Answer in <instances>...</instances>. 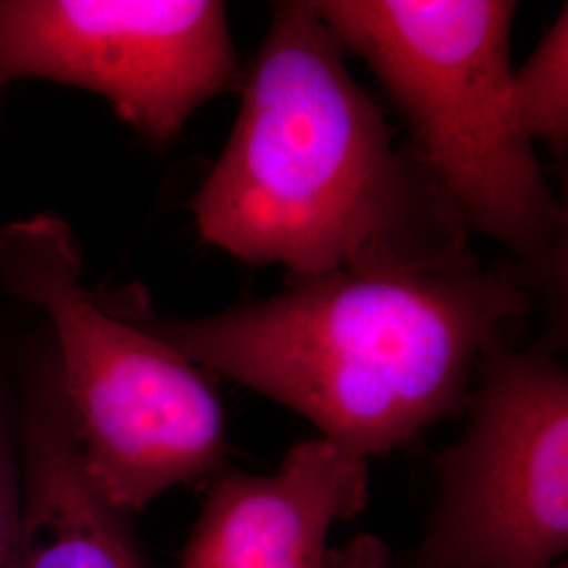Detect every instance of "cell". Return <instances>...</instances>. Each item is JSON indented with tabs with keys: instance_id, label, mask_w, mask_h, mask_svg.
I'll list each match as a JSON object with an SVG mask.
<instances>
[{
	"instance_id": "obj_1",
	"label": "cell",
	"mask_w": 568,
	"mask_h": 568,
	"mask_svg": "<svg viewBox=\"0 0 568 568\" xmlns=\"http://www.w3.org/2000/svg\"><path fill=\"white\" fill-rule=\"evenodd\" d=\"M204 241L295 278L469 255V232L312 0L276 2L234 129L192 201Z\"/></svg>"
},
{
	"instance_id": "obj_2",
	"label": "cell",
	"mask_w": 568,
	"mask_h": 568,
	"mask_svg": "<svg viewBox=\"0 0 568 568\" xmlns=\"http://www.w3.org/2000/svg\"><path fill=\"white\" fill-rule=\"evenodd\" d=\"M192 365L302 415L371 459L466 410L478 368L532 310L514 270L448 264L339 270L201 318L122 307Z\"/></svg>"
},
{
	"instance_id": "obj_3",
	"label": "cell",
	"mask_w": 568,
	"mask_h": 568,
	"mask_svg": "<svg viewBox=\"0 0 568 568\" xmlns=\"http://www.w3.org/2000/svg\"><path fill=\"white\" fill-rule=\"evenodd\" d=\"M405 119L413 154L467 232L532 286L565 272L567 215L511 102L508 0H312Z\"/></svg>"
},
{
	"instance_id": "obj_4",
	"label": "cell",
	"mask_w": 568,
	"mask_h": 568,
	"mask_svg": "<svg viewBox=\"0 0 568 568\" xmlns=\"http://www.w3.org/2000/svg\"><path fill=\"white\" fill-rule=\"evenodd\" d=\"M81 276V251L58 220L0 232V283L55 328V375L82 469L129 516L227 466L225 408L199 366L84 291Z\"/></svg>"
},
{
	"instance_id": "obj_5",
	"label": "cell",
	"mask_w": 568,
	"mask_h": 568,
	"mask_svg": "<svg viewBox=\"0 0 568 568\" xmlns=\"http://www.w3.org/2000/svg\"><path fill=\"white\" fill-rule=\"evenodd\" d=\"M405 568H551L568 554V375L544 347H495Z\"/></svg>"
},
{
	"instance_id": "obj_6",
	"label": "cell",
	"mask_w": 568,
	"mask_h": 568,
	"mask_svg": "<svg viewBox=\"0 0 568 568\" xmlns=\"http://www.w3.org/2000/svg\"><path fill=\"white\" fill-rule=\"evenodd\" d=\"M44 79L91 91L148 140H173L236 81L215 0H0V89Z\"/></svg>"
},
{
	"instance_id": "obj_7",
	"label": "cell",
	"mask_w": 568,
	"mask_h": 568,
	"mask_svg": "<svg viewBox=\"0 0 568 568\" xmlns=\"http://www.w3.org/2000/svg\"><path fill=\"white\" fill-rule=\"evenodd\" d=\"M368 504V459L325 438L286 450L274 474L225 466L204 497L182 568H328V535Z\"/></svg>"
},
{
	"instance_id": "obj_8",
	"label": "cell",
	"mask_w": 568,
	"mask_h": 568,
	"mask_svg": "<svg viewBox=\"0 0 568 568\" xmlns=\"http://www.w3.org/2000/svg\"><path fill=\"white\" fill-rule=\"evenodd\" d=\"M20 469L11 568H145L126 514L112 508L82 469L55 373L26 400Z\"/></svg>"
},
{
	"instance_id": "obj_9",
	"label": "cell",
	"mask_w": 568,
	"mask_h": 568,
	"mask_svg": "<svg viewBox=\"0 0 568 568\" xmlns=\"http://www.w3.org/2000/svg\"><path fill=\"white\" fill-rule=\"evenodd\" d=\"M511 102L520 126L532 143L554 154L568 143V11L549 26L546 37L511 74Z\"/></svg>"
},
{
	"instance_id": "obj_10",
	"label": "cell",
	"mask_w": 568,
	"mask_h": 568,
	"mask_svg": "<svg viewBox=\"0 0 568 568\" xmlns=\"http://www.w3.org/2000/svg\"><path fill=\"white\" fill-rule=\"evenodd\" d=\"M21 516V469L0 400V568H11Z\"/></svg>"
},
{
	"instance_id": "obj_11",
	"label": "cell",
	"mask_w": 568,
	"mask_h": 568,
	"mask_svg": "<svg viewBox=\"0 0 568 568\" xmlns=\"http://www.w3.org/2000/svg\"><path fill=\"white\" fill-rule=\"evenodd\" d=\"M328 568H392V551L375 535H358L342 548H331Z\"/></svg>"
},
{
	"instance_id": "obj_12",
	"label": "cell",
	"mask_w": 568,
	"mask_h": 568,
	"mask_svg": "<svg viewBox=\"0 0 568 568\" xmlns=\"http://www.w3.org/2000/svg\"><path fill=\"white\" fill-rule=\"evenodd\" d=\"M551 568H568V562H567V560H565V562H560V565H556V567H551Z\"/></svg>"
}]
</instances>
